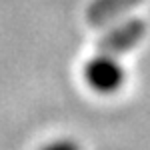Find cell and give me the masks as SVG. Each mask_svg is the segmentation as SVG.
Wrapping results in <instances>:
<instances>
[{"mask_svg":"<svg viewBox=\"0 0 150 150\" xmlns=\"http://www.w3.org/2000/svg\"><path fill=\"white\" fill-rule=\"evenodd\" d=\"M82 76L92 92L100 96H110L122 88L126 80V70L120 64L118 56L96 52L92 58L86 60L82 68Z\"/></svg>","mask_w":150,"mask_h":150,"instance_id":"6da1fadb","label":"cell"},{"mask_svg":"<svg viewBox=\"0 0 150 150\" xmlns=\"http://www.w3.org/2000/svg\"><path fill=\"white\" fill-rule=\"evenodd\" d=\"M146 30L148 26L142 18H128L104 32L96 44V52H104V54H112L120 58L122 54H128L130 50H134L144 40Z\"/></svg>","mask_w":150,"mask_h":150,"instance_id":"7a4b0ae2","label":"cell"},{"mask_svg":"<svg viewBox=\"0 0 150 150\" xmlns=\"http://www.w3.org/2000/svg\"><path fill=\"white\" fill-rule=\"evenodd\" d=\"M142 0H92L86 8V20L92 26H106L122 14L134 10Z\"/></svg>","mask_w":150,"mask_h":150,"instance_id":"3957f363","label":"cell"},{"mask_svg":"<svg viewBox=\"0 0 150 150\" xmlns=\"http://www.w3.org/2000/svg\"><path fill=\"white\" fill-rule=\"evenodd\" d=\"M38 150H80V144L72 138H54Z\"/></svg>","mask_w":150,"mask_h":150,"instance_id":"277c9868","label":"cell"}]
</instances>
